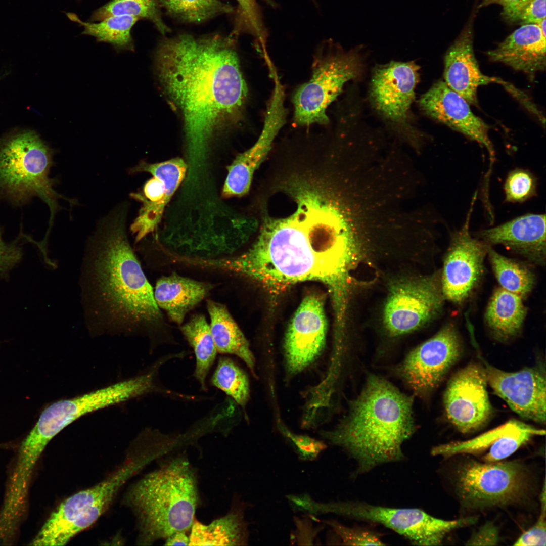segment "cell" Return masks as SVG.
<instances>
[{
  "mask_svg": "<svg viewBox=\"0 0 546 546\" xmlns=\"http://www.w3.org/2000/svg\"><path fill=\"white\" fill-rule=\"evenodd\" d=\"M195 477L189 463L176 459L142 478L128 500L138 517L142 542L150 544L187 531L198 503Z\"/></svg>",
  "mask_w": 546,
  "mask_h": 546,
  "instance_id": "5",
  "label": "cell"
},
{
  "mask_svg": "<svg viewBox=\"0 0 546 546\" xmlns=\"http://www.w3.org/2000/svg\"><path fill=\"white\" fill-rule=\"evenodd\" d=\"M179 329L195 353L193 376L199 382L201 390L207 391L206 378L217 353L209 324L204 315L195 314Z\"/></svg>",
  "mask_w": 546,
  "mask_h": 546,
  "instance_id": "29",
  "label": "cell"
},
{
  "mask_svg": "<svg viewBox=\"0 0 546 546\" xmlns=\"http://www.w3.org/2000/svg\"><path fill=\"white\" fill-rule=\"evenodd\" d=\"M472 13L462 31L444 56V82L469 104L477 105V89L491 83L502 84V79L488 76L481 71L473 49Z\"/></svg>",
  "mask_w": 546,
  "mask_h": 546,
  "instance_id": "23",
  "label": "cell"
},
{
  "mask_svg": "<svg viewBox=\"0 0 546 546\" xmlns=\"http://www.w3.org/2000/svg\"><path fill=\"white\" fill-rule=\"evenodd\" d=\"M461 354L456 329L446 325L409 353L401 365V375L416 393L427 394L438 386Z\"/></svg>",
  "mask_w": 546,
  "mask_h": 546,
  "instance_id": "17",
  "label": "cell"
},
{
  "mask_svg": "<svg viewBox=\"0 0 546 546\" xmlns=\"http://www.w3.org/2000/svg\"><path fill=\"white\" fill-rule=\"evenodd\" d=\"M159 0H111L98 9L93 15L101 21L114 15H127L150 21L162 34L170 31L161 17Z\"/></svg>",
  "mask_w": 546,
  "mask_h": 546,
  "instance_id": "34",
  "label": "cell"
},
{
  "mask_svg": "<svg viewBox=\"0 0 546 546\" xmlns=\"http://www.w3.org/2000/svg\"><path fill=\"white\" fill-rule=\"evenodd\" d=\"M412 405V397L371 375L344 421L322 435L356 460L357 473L367 472L403 458L402 445L414 431Z\"/></svg>",
  "mask_w": 546,
  "mask_h": 546,
  "instance_id": "4",
  "label": "cell"
},
{
  "mask_svg": "<svg viewBox=\"0 0 546 546\" xmlns=\"http://www.w3.org/2000/svg\"><path fill=\"white\" fill-rule=\"evenodd\" d=\"M443 299L437 275L398 281L391 286L385 303V327L393 336L414 331L438 313Z\"/></svg>",
  "mask_w": 546,
  "mask_h": 546,
  "instance_id": "12",
  "label": "cell"
},
{
  "mask_svg": "<svg viewBox=\"0 0 546 546\" xmlns=\"http://www.w3.org/2000/svg\"><path fill=\"white\" fill-rule=\"evenodd\" d=\"M210 384L245 408L250 398L249 379L245 372L231 358H219Z\"/></svg>",
  "mask_w": 546,
  "mask_h": 546,
  "instance_id": "33",
  "label": "cell"
},
{
  "mask_svg": "<svg viewBox=\"0 0 546 546\" xmlns=\"http://www.w3.org/2000/svg\"><path fill=\"white\" fill-rule=\"evenodd\" d=\"M475 193L462 228L453 233L446 252L441 280L444 299L461 303L476 287L483 271L489 245L473 238L470 222L476 199Z\"/></svg>",
  "mask_w": 546,
  "mask_h": 546,
  "instance_id": "13",
  "label": "cell"
},
{
  "mask_svg": "<svg viewBox=\"0 0 546 546\" xmlns=\"http://www.w3.org/2000/svg\"><path fill=\"white\" fill-rule=\"evenodd\" d=\"M284 94L281 84L275 88L266 111L262 132L253 146L239 154L229 165L222 188L223 197H240L249 192L255 170L269 152L272 143L286 121Z\"/></svg>",
  "mask_w": 546,
  "mask_h": 546,
  "instance_id": "20",
  "label": "cell"
},
{
  "mask_svg": "<svg viewBox=\"0 0 546 546\" xmlns=\"http://www.w3.org/2000/svg\"><path fill=\"white\" fill-rule=\"evenodd\" d=\"M211 334L217 352L233 354L243 360L255 376V360L249 344L226 306L211 300L207 301Z\"/></svg>",
  "mask_w": 546,
  "mask_h": 546,
  "instance_id": "27",
  "label": "cell"
},
{
  "mask_svg": "<svg viewBox=\"0 0 546 546\" xmlns=\"http://www.w3.org/2000/svg\"><path fill=\"white\" fill-rule=\"evenodd\" d=\"M127 208L121 205L101 221L84 254L81 296L94 333L128 334L154 327L162 319L127 238Z\"/></svg>",
  "mask_w": 546,
  "mask_h": 546,
  "instance_id": "3",
  "label": "cell"
},
{
  "mask_svg": "<svg viewBox=\"0 0 546 546\" xmlns=\"http://www.w3.org/2000/svg\"><path fill=\"white\" fill-rule=\"evenodd\" d=\"M327 523L332 527L334 532L345 545H381L385 544L380 536L374 532L360 528L348 527L333 520L328 521Z\"/></svg>",
  "mask_w": 546,
  "mask_h": 546,
  "instance_id": "39",
  "label": "cell"
},
{
  "mask_svg": "<svg viewBox=\"0 0 546 546\" xmlns=\"http://www.w3.org/2000/svg\"><path fill=\"white\" fill-rule=\"evenodd\" d=\"M134 457L98 484L63 500L32 540V545H63L89 527L106 511L120 488L149 461Z\"/></svg>",
  "mask_w": 546,
  "mask_h": 546,
  "instance_id": "7",
  "label": "cell"
},
{
  "mask_svg": "<svg viewBox=\"0 0 546 546\" xmlns=\"http://www.w3.org/2000/svg\"><path fill=\"white\" fill-rule=\"evenodd\" d=\"M318 511L381 524L420 545H440L454 530L474 524L475 517L453 520L434 517L417 508H395L354 502L320 503Z\"/></svg>",
  "mask_w": 546,
  "mask_h": 546,
  "instance_id": "11",
  "label": "cell"
},
{
  "mask_svg": "<svg viewBox=\"0 0 546 546\" xmlns=\"http://www.w3.org/2000/svg\"><path fill=\"white\" fill-rule=\"evenodd\" d=\"M327 322L322 296L310 294L302 300L288 327L285 339L286 368L296 374L309 366L325 345Z\"/></svg>",
  "mask_w": 546,
  "mask_h": 546,
  "instance_id": "18",
  "label": "cell"
},
{
  "mask_svg": "<svg viewBox=\"0 0 546 546\" xmlns=\"http://www.w3.org/2000/svg\"><path fill=\"white\" fill-rule=\"evenodd\" d=\"M487 384L483 365L475 362L459 370L449 380L443 397L445 414L461 433L479 430L491 417Z\"/></svg>",
  "mask_w": 546,
  "mask_h": 546,
  "instance_id": "14",
  "label": "cell"
},
{
  "mask_svg": "<svg viewBox=\"0 0 546 546\" xmlns=\"http://www.w3.org/2000/svg\"><path fill=\"white\" fill-rule=\"evenodd\" d=\"M238 4L235 27L230 36L235 39L240 33L246 32L252 35L266 51V32L258 5L259 0H236ZM272 6V0H261Z\"/></svg>",
  "mask_w": 546,
  "mask_h": 546,
  "instance_id": "36",
  "label": "cell"
},
{
  "mask_svg": "<svg viewBox=\"0 0 546 546\" xmlns=\"http://www.w3.org/2000/svg\"><path fill=\"white\" fill-rule=\"evenodd\" d=\"M21 256V247L16 242H5L0 231V276L15 266Z\"/></svg>",
  "mask_w": 546,
  "mask_h": 546,
  "instance_id": "42",
  "label": "cell"
},
{
  "mask_svg": "<svg viewBox=\"0 0 546 546\" xmlns=\"http://www.w3.org/2000/svg\"><path fill=\"white\" fill-rule=\"evenodd\" d=\"M189 538L185 532H175L165 539V545H189Z\"/></svg>",
  "mask_w": 546,
  "mask_h": 546,
  "instance_id": "44",
  "label": "cell"
},
{
  "mask_svg": "<svg viewBox=\"0 0 546 546\" xmlns=\"http://www.w3.org/2000/svg\"><path fill=\"white\" fill-rule=\"evenodd\" d=\"M487 254L501 288L525 297L532 290L534 284L533 274L528 268L507 258L489 246Z\"/></svg>",
  "mask_w": 546,
  "mask_h": 546,
  "instance_id": "32",
  "label": "cell"
},
{
  "mask_svg": "<svg viewBox=\"0 0 546 546\" xmlns=\"http://www.w3.org/2000/svg\"><path fill=\"white\" fill-rule=\"evenodd\" d=\"M297 204L292 215L267 219L247 251L214 259L211 266L253 280L272 295L299 282H320L328 288L335 318L341 320L355 256L352 232L342 213L319 196L304 193Z\"/></svg>",
  "mask_w": 546,
  "mask_h": 546,
  "instance_id": "1",
  "label": "cell"
},
{
  "mask_svg": "<svg viewBox=\"0 0 546 546\" xmlns=\"http://www.w3.org/2000/svg\"><path fill=\"white\" fill-rule=\"evenodd\" d=\"M545 32L537 24L521 25L496 48L487 52L489 59L505 64L533 78L545 69Z\"/></svg>",
  "mask_w": 546,
  "mask_h": 546,
  "instance_id": "25",
  "label": "cell"
},
{
  "mask_svg": "<svg viewBox=\"0 0 546 546\" xmlns=\"http://www.w3.org/2000/svg\"><path fill=\"white\" fill-rule=\"evenodd\" d=\"M52 152L34 132L15 134L0 142V195L16 203L33 197L40 198L49 208V231L63 198L53 188L49 177Z\"/></svg>",
  "mask_w": 546,
  "mask_h": 546,
  "instance_id": "6",
  "label": "cell"
},
{
  "mask_svg": "<svg viewBox=\"0 0 546 546\" xmlns=\"http://www.w3.org/2000/svg\"><path fill=\"white\" fill-rule=\"evenodd\" d=\"M281 432L290 441L300 460L312 461L317 457L326 448L322 441L309 436L295 434L280 424Z\"/></svg>",
  "mask_w": 546,
  "mask_h": 546,
  "instance_id": "40",
  "label": "cell"
},
{
  "mask_svg": "<svg viewBox=\"0 0 546 546\" xmlns=\"http://www.w3.org/2000/svg\"><path fill=\"white\" fill-rule=\"evenodd\" d=\"M537 180L529 170L516 168L511 171L504 184L505 201L523 202L536 194Z\"/></svg>",
  "mask_w": 546,
  "mask_h": 546,
  "instance_id": "38",
  "label": "cell"
},
{
  "mask_svg": "<svg viewBox=\"0 0 546 546\" xmlns=\"http://www.w3.org/2000/svg\"><path fill=\"white\" fill-rule=\"evenodd\" d=\"M159 389L155 373L147 369L128 379L73 398L57 401L42 412L27 436L46 447L57 434L81 416L133 398L156 394Z\"/></svg>",
  "mask_w": 546,
  "mask_h": 546,
  "instance_id": "10",
  "label": "cell"
},
{
  "mask_svg": "<svg viewBox=\"0 0 546 546\" xmlns=\"http://www.w3.org/2000/svg\"><path fill=\"white\" fill-rule=\"evenodd\" d=\"M501 16L511 23L539 25L545 20V0H516L503 6Z\"/></svg>",
  "mask_w": 546,
  "mask_h": 546,
  "instance_id": "37",
  "label": "cell"
},
{
  "mask_svg": "<svg viewBox=\"0 0 546 546\" xmlns=\"http://www.w3.org/2000/svg\"><path fill=\"white\" fill-rule=\"evenodd\" d=\"M214 286L172 272L159 278L154 296L160 309L173 322L181 325L187 314L209 294Z\"/></svg>",
  "mask_w": 546,
  "mask_h": 546,
  "instance_id": "26",
  "label": "cell"
},
{
  "mask_svg": "<svg viewBox=\"0 0 546 546\" xmlns=\"http://www.w3.org/2000/svg\"><path fill=\"white\" fill-rule=\"evenodd\" d=\"M187 170V164L180 158L155 163L141 162L130 168L129 172L131 174L146 172L152 175L144 184L142 193L131 194L142 203L130 228L135 235V243L157 229L166 206L185 178Z\"/></svg>",
  "mask_w": 546,
  "mask_h": 546,
  "instance_id": "15",
  "label": "cell"
},
{
  "mask_svg": "<svg viewBox=\"0 0 546 546\" xmlns=\"http://www.w3.org/2000/svg\"><path fill=\"white\" fill-rule=\"evenodd\" d=\"M419 105L425 114L475 141L487 149L490 160L489 177L495 151L488 135V126L472 111L469 103L449 88L444 81L436 82L421 97Z\"/></svg>",
  "mask_w": 546,
  "mask_h": 546,
  "instance_id": "19",
  "label": "cell"
},
{
  "mask_svg": "<svg viewBox=\"0 0 546 546\" xmlns=\"http://www.w3.org/2000/svg\"><path fill=\"white\" fill-rule=\"evenodd\" d=\"M355 51L344 52L328 42L318 49L312 75L293 94L294 119L298 125L327 124L326 109L340 94L344 84L360 72V60Z\"/></svg>",
  "mask_w": 546,
  "mask_h": 546,
  "instance_id": "9",
  "label": "cell"
},
{
  "mask_svg": "<svg viewBox=\"0 0 546 546\" xmlns=\"http://www.w3.org/2000/svg\"><path fill=\"white\" fill-rule=\"evenodd\" d=\"M499 540V530L492 522H488L480 527L468 540L466 545H494Z\"/></svg>",
  "mask_w": 546,
  "mask_h": 546,
  "instance_id": "43",
  "label": "cell"
},
{
  "mask_svg": "<svg viewBox=\"0 0 546 546\" xmlns=\"http://www.w3.org/2000/svg\"><path fill=\"white\" fill-rule=\"evenodd\" d=\"M234 40L181 34L163 40L156 51L162 89L184 121L191 179L197 178L214 138L242 118L247 87Z\"/></svg>",
  "mask_w": 546,
  "mask_h": 546,
  "instance_id": "2",
  "label": "cell"
},
{
  "mask_svg": "<svg viewBox=\"0 0 546 546\" xmlns=\"http://www.w3.org/2000/svg\"><path fill=\"white\" fill-rule=\"evenodd\" d=\"M189 545H237L246 541V530L242 514L231 512L209 525L194 521Z\"/></svg>",
  "mask_w": 546,
  "mask_h": 546,
  "instance_id": "30",
  "label": "cell"
},
{
  "mask_svg": "<svg viewBox=\"0 0 546 546\" xmlns=\"http://www.w3.org/2000/svg\"><path fill=\"white\" fill-rule=\"evenodd\" d=\"M487 383L494 393L521 418L541 424L546 421V374L542 363L516 372L489 364L479 353Z\"/></svg>",
  "mask_w": 546,
  "mask_h": 546,
  "instance_id": "16",
  "label": "cell"
},
{
  "mask_svg": "<svg viewBox=\"0 0 546 546\" xmlns=\"http://www.w3.org/2000/svg\"><path fill=\"white\" fill-rule=\"evenodd\" d=\"M453 481L462 505L477 510L522 502L532 488L529 470L516 461L465 460L456 467Z\"/></svg>",
  "mask_w": 546,
  "mask_h": 546,
  "instance_id": "8",
  "label": "cell"
},
{
  "mask_svg": "<svg viewBox=\"0 0 546 546\" xmlns=\"http://www.w3.org/2000/svg\"><path fill=\"white\" fill-rule=\"evenodd\" d=\"M515 1L516 0H483L478 8H481L493 4H499L503 6Z\"/></svg>",
  "mask_w": 546,
  "mask_h": 546,
  "instance_id": "45",
  "label": "cell"
},
{
  "mask_svg": "<svg viewBox=\"0 0 546 546\" xmlns=\"http://www.w3.org/2000/svg\"><path fill=\"white\" fill-rule=\"evenodd\" d=\"M540 510L536 521L528 530L524 532L515 541L514 545H546V493L544 482L540 495Z\"/></svg>",
  "mask_w": 546,
  "mask_h": 546,
  "instance_id": "41",
  "label": "cell"
},
{
  "mask_svg": "<svg viewBox=\"0 0 546 546\" xmlns=\"http://www.w3.org/2000/svg\"><path fill=\"white\" fill-rule=\"evenodd\" d=\"M419 67L414 62L391 61L373 73L370 97L377 110L397 123H405L419 81Z\"/></svg>",
  "mask_w": 546,
  "mask_h": 546,
  "instance_id": "22",
  "label": "cell"
},
{
  "mask_svg": "<svg viewBox=\"0 0 546 546\" xmlns=\"http://www.w3.org/2000/svg\"><path fill=\"white\" fill-rule=\"evenodd\" d=\"M522 298L502 288L493 293L485 317L487 325L497 339L508 340L520 331L526 313Z\"/></svg>",
  "mask_w": 546,
  "mask_h": 546,
  "instance_id": "28",
  "label": "cell"
},
{
  "mask_svg": "<svg viewBox=\"0 0 546 546\" xmlns=\"http://www.w3.org/2000/svg\"><path fill=\"white\" fill-rule=\"evenodd\" d=\"M71 21L83 28L82 34L95 37L98 41L108 42L119 50H132L131 30L140 20L127 15H114L107 17L98 23L84 22L73 13H67Z\"/></svg>",
  "mask_w": 546,
  "mask_h": 546,
  "instance_id": "31",
  "label": "cell"
},
{
  "mask_svg": "<svg viewBox=\"0 0 546 546\" xmlns=\"http://www.w3.org/2000/svg\"><path fill=\"white\" fill-rule=\"evenodd\" d=\"M477 236L490 246L502 245L538 264L545 263V214H525L499 225L481 230Z\"/></svg>",
  "mask_w": 546,
  "mask_h": 546,
  "instance_id": "24",
  "label": "cell"
},
{
  "mask_svg": "<svg viewBox=\"0 0 546 546\" xmlns=\"http://www.w3.org/2000/svg\"><path fill=\"white\" fill-rule=\"evenodd\" d=\"M161 8L183 21L200 23L233 12V7L219 0H159Z\"/></svg>",
  "mask_w": 546,
  "mask_h": 546,
  "instance_id": "35",
  "label": "cell"
},
{
  "mask_svg": "<svg viewBox=\"0 0 546 546\" xmlns=\"http://www.w3.org/2000/svg\"><path fill=\"white\" fill-rule=\"evenodd\" d=\"M545 434L544 430L511 419L472 439L435 446L431 454L445 458L469 454L482 462L495 463L508 458L533 437Z\"/></svg>",
  "mask_w": 546,
  "mask_h": 546,
  "instance_id": "21",
  "label": "cell"
}]
</instances>
